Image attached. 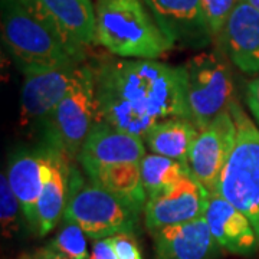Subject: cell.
<instances>
[{
    "mask_svg": "<svg viewBox=\"0 0 259 259\" xmlns=\"http://www.w3.org/2000/svg\"><path fill=\"white\" fill-rule=\"evenodd\" d=\"M204 218L222 249L242 256H250L259 249L258 236L249 219L219 193H210Z\"/></svg>",
    "mask_w": 259,
    "mask_h": 259,
    "instance_id": "15",
    "label": "cell"
},
{
    "mask_svg": "<svg viewBox=\"0 0 259 259\" xmlns=\"http://www.w3.org/2000/svg\"><path fill=\"white\" fill-rule=\"evenodd\" d=\"M48 147L36 151H18L9 160L8 179L18 197L29 228L36 232L37 202L45 183Z\"/></svg>",
    "mask_w": 259,
    "mask_h": 259,
    "instance_id": "17",
    "label": "cell"
},
{
    "mask_svg": "<svg viewBox=\"0 0 259 259\" xmlns=\"http://www.w3.org/2000/svg\"><path fill=\"white\" fill-rule=\"evenodd\" d=\"M90 259H118L110 238L97 239L93 243Z\"/></svg>",
    "mask_w": 259,
    "mask_h": 259,
    "instance_id": "26",
    "label": "cell"
},
{
    "mask_svg": "<svg viewBox=\"0 0 259 259\" xmlns=\"http://www.w3.org/2000/svg\"><path fill=\"white\" fill-rule=\"evenodd\" d=\"M79 64L72 62L48 71L25 74L19 112V124L22 127L47 120L71 88Z\"/></svg>",
    "mask_w": 259,
    "mask_h": 259,
    "instance_id": "13",
    "label": "cell"
},
{
    "mask_svg": "<svg viewBox=\"0 0 259 259\" xmlns=\"http://www.w3.org/2000/svg\"><path fill=\"white\" fill-rule=\"evenodd\" d=\"M171 47L202 49L213 40L200 0H144Z\"/></svg>",
    "mask_w": 259,
    "mask_h": 259,
    "instance_id": "12",
    "label": "cell"
},
{
    "mask_svg": "<svg viewBox=\"0 0 259 259\" xmlns=\"http://www.w3.org/2000/svg\"><path fill=\"white\" fill-rule=\"evenodd\" d=\"M98 118L93 65L81 62L68 93L44 121L48 147L68 158L78 154Z\"/></svg>",
    "mask_w": 259,
    "mask_h": 259,
    "instance_id": "6",
    "label": "cell"
},
{
    "mask_svg": "<svg viewBox=\"0 0 259 259\" xmlns=\"http://www.w3.org/2000/svg\"><path fill=\"white\" fill-rule=\"evenodd\" d=\"M182 66L189 120L202 130L235 100L229 58L216 49L197 54Z\"/></svg>",
    "mask_w": 259,
    "mask_h": 259,
    "instance_id": "7",
    "label": "cell"
},
{
    "mask_svg": "<svg viewBox=\"0 0 259 259\" xmlns=\"http://www.w3.org/2000/svg\"><path fill=\"white\" fill-rule=\"evenodd\" d=\"M239 0H200L213 39H218Z\"/></svg>",
    "mask_w": 259,
    "mask_h": 259,
    "instance_id": "24",
    "label": "cell"
},
{
    "mask_svg": "<svg viewBox=\"0 0 259 259\" xmlns=\"http://www.w3.org/2000/svg\"><path fill=\"white\" fill-rule=\"evenodd\" d=\"M69 158L59 151L48 147L45 183L37 202L36 233L47 236L64 218L69 199Z\"/></svg>",
    "mask_w": 259,
    "mask_h": 259,
    "instance_id": "18",
    "label": "cell"
},
{
    "mask_svg": "<svg viewBox=\"0 0 259 259\" xmlns=\"http://www.w3.org/2000/svg\"><path fill=\"white\" fill-rule=\"evenodd\" d=\"M97 45L130 59H158L173 49L144 0H95Z\"/></svg>",
    "mask_w": 259,
    "mask_h": 259,
    "instance_id": "2",
    "label": "cell"
},
{
    "mask_svg": "<svg viewBox=\"0 0 259 259\" xmlns=\"http://www.w3.org/2000/svg\"><path fill=\"white\" fill-rule=\"evenodd\" d=\"M153 236L154 259H213L221 249L204 216L163 228Z\"/></svg>",
    "mask_w": 259,
    "mask_h": 259,
    "instance_id": "16",
    "label": "cell"
},
{
    "mask_svg": "<svg viewBox=\"0 0 259 259\" xmlns=\"http://www.w3.org/2000/svg\"><path fill=\"white\" fill-rule=\"evenodd\" d=\"M93 68L97 121L144 140L160 121L189 118L183 66L118 56Z\"/></svg>",
    "mask_w": 259,
    "mask_h": 259,
    "instance_id": "1",
    "label": "cell"
},
{
    "mask_svg": "<svg viewBox=\"0 0 259 259\" xmlns=\"http://www.w3.org/2000/svg\"><path fill=\"white\" fill-rule=\"evenodd\" d=\"M236 140V122L231 110L218 114L204 128L199 130L194 139L187 164L190 175L207 189L216 190L219 177Z\"/></svg>",
    "mask_w": 259,
    "mask_h": 259,
    "instance_id": "10",
    "label": "cell"
},
{
    "mask_svg": "<svg viewBox=\"0 0 259 259\" xmlns=\"http://www.w3.org/2000/svg\"><path fill=\"white\" fill-rule=\"evenodd\" d=\"M210 193L192 175L148 194L144 206L146 228L156 233L163 228L203 218Z\"/></svg>",
    "mask_w": 259,
    "mask_h": 259,
    "instance_id": "9",
    "label": "cell"
},
{
    "mask_svg": "<svg viewBox=\"0 0 259 259\" xmlns=\"http://www.w3.org/2000/svg\"><path fill=\"white\" fill-rule=\"evenodd\" d=\"M88 179L95 185L101 186L108 192L127 200L134 207H137L140 212L144 210L147 202V192L143 185L140 163L105 167L88 176Z\"/></svg>",
    "mask_w": 259,
    "mask_h": 259,
    "instance_id": "20",
    "label": "cell"
},
{
    "mask_svg": "<svg viewBox=\"0 0 259 259\" xmlns=\"http://www.w3.org/2000/svg\"><path fill=\"white\" fill-rule=\"evenodd\" d=\"M22 207L9 183L5 170L0 176V223L3 238H12L19 231V214Z\"/></svg>",
    "mask_w": 259,
    "mask_h": 259,
    "instance_id": "23",
    "label": "cell"
},
{
    "mask_svg": "<svg viewBox=\"0 0 259 259\" xmlns=\"http://www.w3.org/2000/svg\"><path fill=\"white\" fill-rule=\"evenodd\" d=\"M144 144L146 143L141 137L97 121L83 141L76 160L87 176H91L105 167L140 163L147 154Z\"/></svg>",
    "mask_w": 259,
    "mask_h": 259,
    "instance_id": "11",
    "label": "cell"
},
{
    "mask_svg": "<svg viewBox=\"0 0 259 259\" xmlns=\"http://www.w3.org/2000/svg\"><path fill=\"white\" fill-rule=\"evenodd\" d=\"M199 128L189 118H168L148 130L144 143L151 153L187 163Z\"/></svg>",
    "mask_w": 259,
    "mask_h": 259,
    "instance_id": "19",
    "label": "cell"
},
{
    "mask_svg": "<svg viewBox=\"0 0 259 259\" xmlns=\"http://www.w3.org/2000/svg\"><path fill=\"white\" fill-rule=\"evenodd\" d=\"M22 259H69L64 256V255H61V253H58L55 250L49 249L48 246L45 248H42V249H37L35 250L33 253H29L26 255L25 258Z\"/></svg>",
    "mask_w": 259,
    "mask_h": 259,
    "instance_id": "28",
    "label": "cell"
},
{
    "mask_svg": "<svg viewBox=\"0 0 259 259\" xmlns=\"http://www.w3.org/2000/svg\"><path fill=\"white\" fill-rule=\"evenodd\" d=\"M216 40L242 72L259 74V12L252 5L239 0Z\"/></svg>",
    "mask_w": 259,
    "mask_h": 259,
    "instance_id": "14",
    "label": "cell"
},
{
    "mask_svg": "<svg viewBox=\"0 0 259 259\" xmlns=\"http://www.w3.org/2000/svg\"><path fill=\"white\" fill-rule=\"evenodd\" d=\"M243 2H248L249 5H252L259 12V0H243Z\"/></svg>",
    "mask_w": 259,
    "mask_h": 259,
    "instance_id": "29",
    "label": "cell"
},
{
    "mask_svg": "<svg viewBox=\"0 0 259 259\" xmlns=\"http://www.w3.org/2000/svg\"><path fill=\"white\" fill-rule=\"evenodd\" d=\"M2 40L25 72H40L78 62L62 42L20 0H2Z\"/></svg>",
    "mask_w": 259,
    "mask_h": 259,
    "instance_id": "4",
    "label": "cell"
},
{
    "mask_svg": "<svg viewBox=\"0 0 259 259\" xmlns=\"http://www.w3.org/2000/svg\"><path fill=\"white\" fill-rule=\"evenodd\" d=\"M140 210L91 180L83 182L76 168L69 175V199L64 221L82 228L94 241L110 238L121 232L137 231Z\"/></svg>",
    "mask_w": 259,
    "mask_h": 259,
    "instance_id": "5",
    "label": "cell"
},
{
    "mask_svg": "<svg viewBox=\"0 0 259 259\" xmlns=\"http://www.w3.org/2000/svg\"><path fill=\"white\" fill-rule=\"evenodd\" d=\"M55 33L68 54L83 62L87 49L97 45V16L91 0H20Z\"/></svg>",
    "mask_w": 259,
    "mask_h": 259,
    "instance_id": "8",
    "label": "cell"
},
{
    "mask_svg": "<svg viewBox=\"0 0 259 259\" xmlns=\"http://www.w3.org/2000/svg\"><path fill=\"white\" fill-rule=\"evenodd\" d=\"M143 185L148 194L154 193L166 186L190 175L189 164L180 160L160 156L156 153L146 154L140 161Z\"/></svg>",
    "mask_w": 259,
    "mask_h": 259,
    "instance_id": "21",
    "label": "cell"
},
{
    "mask_svg": "<svg viewBox=\"0 0 259 259\" xmlns=\"http://www.w3.org/2000/svg\"><path fill=\"white\" fill-rule=\"evenodd\" d=\"M112 246L118 259H144L134 235L130 232H121L110 236Z\"/></svg>",
    "mask_w": 259,
    "mask_h": 259,
    "instance_id": "25",
    "label": "cell"
},
{
    "mask_svg": "<svg viewBox=\"0 0 259 259\" xmlns=\"http://www.w3.org/2000/svg\"><path fill=\"white\" fill-rule=\"evenodd\" d=\"M56 233V236L48 243V248L55 250L69 259H90L87 248V233L81 226L74 222H66Z\"/></svg>",
    "mask_w": 259,
    "mask_h": 259,
    "instance_id": "22",
    "label": "cell"
},
{
    "mask_svg": "<svg viewBox=\"0 0 259 259\" xmlns=\"http://www.w3.org/2000/svg\"><path fill=\"white\" fill-rule=\"evenodd\" d=\"M246 104L259 124V76L253 78L246 87Z\"/></svg>",
    "mask_w": 259,
    "mask_h": 259,
    "instance_id": "27",
    "label": "cell"
},
{
    "mask_svg": "<svg viewBox=\"0 0 259 259\" xmlns=\"http://www.w3.org/2000/svg\"><path fill=\"white\" fill-rule=\"evenodd\" d=\"M229 110L236 122V140L214 192L249 219L259 241V128L236 100Z\"/></svg>",
    "mask_w": 259,
    "mask_h": 259,
    "instance_id": "3",
    "label": "cell"
}]
</instances>
